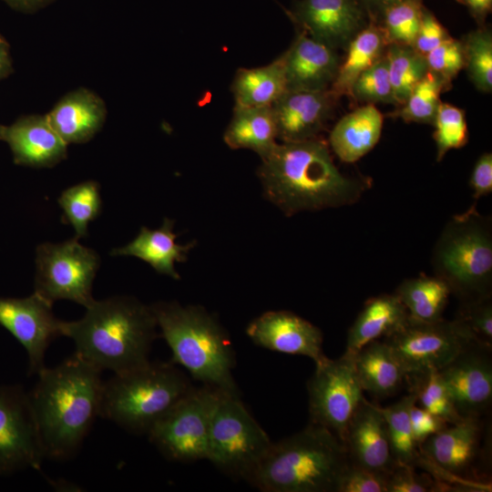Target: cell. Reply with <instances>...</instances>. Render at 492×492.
I'll use <instances>...</instances> for the list:
<instances>
[{
  "label": "cell",
  "instance_id": "6da1fadb",
  "mask_svg": "<svg viewBox=\"0 0 492 492\" xmlns=\"http://www.w3.org/2000/svg\"><path fill=\"white\" fill-rule=\"evenodd\" d=\"M258 176L266 198L287 216L350 206L372 185L369 179L342 173L318 137L277 143L261 159Z\"/></svg>",
  "mask_w": 492,
  "mask_h": 492
},
{
  "label": "cell",
  "instance_id": "7a4b0ae2",
  "mask_svg": "<svg viewBox=\"0 0 492 492\" xmlns=\"http://www.w3.org/2000/svg\"><path fill=\"white\" fill-rule=\"evenodd\" d=\"M101 370L77 354L45 367L28 392L46 458L73 457L99 416Z\"/></svg>",
  "mask_w": 492,
  "mask_h": 492
},
{
  "label": "cell",
  "instance_id": "3957f363",
  "mask_svg": "<svg viewBox=\"0 0 492 492\" xmlns=\"http://www.w3.org/2000/svg\"><path fill=\"white\" fill-rule=\"evenodd\" d=\"M150 305L130 296L97 301L77 321L62 323V336L73 340L77 355L101 371L121 374L147 364L158 337Z\"/></svg>",
  "mask_w": 492,
  "mask_h": 492
},
{
  "label": "cell",
  "instance_id": "277c9868",
  "mask_svg": "<svg viewBox=\"0 0 492 492\" xmlns=\"http://www.w3.org/2000/svg\"><path fill=\"white\" fill-rule=\"evenodd\" d=\"M348 464L343 443L325 427L309 423L272 443L248 483L264 492H337Z\"/></svg>",
  "mask_w": 492,
  "mask_h": 492
},
{
  "label": "cell",
  "instance_id": "5b68a950",
  "mask_svg": "<svg viewBox=\"0 0 492 492\" xmlns=\"http://www.w3.org/2000/svg\"><path fill=\"white\" fill-rule=\"evenodd\" d=\"M150 307L172 353L170 362L183 366L203 385L239 396L232 375V344L217 319L199 305L158 302Z\"/></svg>",
  "mask_w": 492,
  "mask_h": 492
},
{
  "label": "cell",
  "instance_id": "8992f818",
  "mask_svg": "<svg viewBox=\"0 0 492 492\" xmlns=\"http://www.w3.org/2000/svg\"><path fill=\"white\" fill-rule=\"evenodd\" d=\"M193 387L171 362L149 361L103 383L99 416L147 435Z\"/></svg>",
  "mask_w": 492,
  "mask_h": 492
},
{
  "label": "cell",
  "instance_id": "52a82bcc",
  "mask_svg": "<svg viewBox=\"0 0 492 492\" xmlns=\"http://www.w3.org/2000/svg\"><path fill=\"white\" fill-rule=\"evenodd\" d=\"M431 265L461 303L492 297L491 217L476 203L452 216L434 245Z\"/></svg>",
  "mask_w": 492,
  "mask_h": 492
},
{
  "label": "cell",
  "instance_id": "ba28073f",
  "mask_svg": "<svg viewBox=\"0 0 492 492\" xmlns=\"http://www.w3.org/2000/svg\"><path fill=\"white\" fill-rule=\"evenodd\" d=\"M272 444L239 396L220 395L210 421V462L224 474L248 482Z\"/></svg>",
  "mask_w": 492,
  "mask_h": 492
},
{
  "label": "cell",
  "instance_id": "9c48e42d",
  "mask_svg": "<svg viewBox=\"0 0 492 492\" xmlns=\"http://www.w3.org/2000/svg\"><path fill=\"white\" fill-rule=\"evenodd\" d=\"M221 393L207 385L193 387L149 431L150 443L171 461L208 460L211 416Z\"/></svg>",
  "mask_w": 492,
  "mask_h": 492
},
{
  "label": "cell",
  "instance_id": "30bf717a",
  "mask_svg": "<svg viewBox=\"0 0 492 492\" xmlns=\"http://www.w3.org/2000/svg\"><path fill=\"white\" fill-rule=\"evenodd\" d=\"M35 292L54 302L69 300L85 308L95 302L92 284L99 267L97 253L77 241L37 246Z\"/></svg>",
  "mask_w": 492,
  "mask_h": 492
},
{
  "label": "cell",
  "instance_id": "8fae6325",
  "mask_svg": "<svg viewBox=\"0 0 492 492\" xmlns=\"http://www.w3.org/2000/svg\"><path fill=\"white\" fill-rule=\"evenodd\" d=\"M307 391L310 423L325 427L343 442L354 413L364 399L354 354L344 352L338 359L327 357L316 364Z\"/></svg>",
  "mask_w": 492,
  "mask_h": 492
},
{
  "label": "cell",
  "instance_id": "7c38bea8",
  "mask_svg": "<svg viewBox=\"0 0 492 492\" xmlns=\"http://www.w3.org/2000/svg\"><path fill=\"white\" fill-rule=\"evenodd\" d=\"M480 418H465L445 427L419 445L420 464L458 481L477 483L490 461V436Z\"/></svg>",
  "mask_w": 492,
  "mask_h": 492
},
{
  "label": "cell",
  "instance_id": "4fadbf2b",
  "mask_svg": "<svg viewBox=\"0 0 492 492\" xmlns=\"http://www.w3.org/2000/svg\"><path fill=\"white\" fill-rule=\"evenodd\" d=\"M406 375L425 369H441L465 347L477 341L457 319L425 323L408 317L397 331L383 339Z\"/></svg>",
  "mask_w": 492,
  "mask_h": 492
},
{
  "label": "cell",
  "instance_id": "5bb4252c",
  "mask_svg": "<svg viewBox=\"0 0 492 492\" xmlns=\"http://www.w3.org/2000/svg\"><path fill=\"white\" fill-rule=\"evenodd\" d=\"M45 458L28 394L20 385H1L0 475L39 470Z\"/></svg>",
  "mask_w": 492,
  "mask_h": 492
},
{
  "label": "cell",
  "instance_id": "9a60e30c",
  "mask_svg": "<svg viewBox=\"0 0 492 492\" xmlns=\"http://www.w3.org/2000/svg\"><path fill=\"white\" fill-rule=\"evenodd\" d=\"M52 305L35 292L25 298H0V324L26 351L29 374H38L46 367L47 347L62 336L63 321L55 316Z\"/></svg>",
  "mask_w": 492,
  "mask_h": 492
},
{
  "label": "cell",
  "instance_id": "2e32d148",
  "mask_svg": "<svg viewBox=\"0 0 492 492\" xmlns=\"http://www.w3.org/2000/svg\"><path fill=\"white\" fill-rule=\"evenodd\" d=\"M491 346L473 341L438 370L462 418H480L492 401Z\"/></svg>",
  "mask_w": 492,
  "mask_h": 492
},
{
  "label": "cell",
  "instance_id": "e0dca14e",
  "mask_svg": "<svg viewBox=\"0 0 492 492\" xmlns=\"http://www.w3.org/2000/svg\"><path fill=\"white\" fill-rule=\"evenodd\" d=\"M246 333L265 349L303 355L319 364L327 357L323 352V333L307 320L289 311H268L253 319Z\"/></svg>",
  "mask_w": 492,
  "mask_h": 492
},
{
  "label": "cell",
  "instance_id": "ac0fdd59",
  "mask_svg": "<svg viewBox=\"0 0 492 492\" xmlns=\"http://www.w3.org/2000/svg\"><path fill=\"white\" fill-rule=\"evenodd\" d=\"M343 442L354 465L384 475L396 466L381 408L365 398L354 413Z\"/></svg>",
  "mask_w": 492,
  "mask_h": 492
},
{
  "label": "cell",
  "instance_id": "d6986e66",
  "mask_svg": "<svg viewBox=\"0 0 492 492\" xmlns=\"http://www.w3.org/2000/svg\"><path fill=\"white\" fill-rule=\"evenodd\" d=\"M335 98L330 89H287L272 106L278 139L296 142L316 138Z\"/></svg>",
  "mask_w": 492,
  "mask_h": 492
},
{
  "label": "cell",
  "instance_id": "ffe728a7",
  "mask_svg": "<svg viewBox=\"0 0 492 492\" xmlns=\"http://www.w3.org/2000/svg\"><path fill=\"white\" fill-rule=\"evenodd\" d=\"M0 140L6 142L16 165L49 168L67 158V144L45 115H26L1 126Z\"/></svg>",
  "mask_w": 492,
  "mask_h": 492
},
{
  "label": "cell",
  "instance_id": "44dd1931",
  "mask_svg": "<svg viewBox=\"0 0 492 492\" xmlns=\"http://www.w3.org/2000/svg\"><path fill=\"white\" fill-rule=\"evenodd\" d=\"M294 17L304 33L332 48L348 44L364 22L358 0H301Z\"/></svg>",
  "mask_w": 492,
  "mask_h": 492
},
{
  "label": "cell",
  "instance_id": "7402d4cb",
  "mask_svg": "<svg viewBox=\"0 0 492 492\" xmlns=\"http://www.w3.org/2000/svg\"><path fill=\"white\" fill-rule=\"evenodd\" d=\"M107 115L105 101L87 87L67 92L46 114L67 145L82 144L93 138L103 128Z\"/></svg>",
  "mask_w": 492,
  "mask_h": 492
},
{
  "label": "cell",
  "instance_id": "603a6c76",
  "mask_svg": "<svg viewBox=\"0 0 492 492\" xmlns=\"http://www.w3.org/2000/svg\"><path fill=\"white\" fill-rule=\"evenodd\" d=\"M282 56L287 89H328L340 66L334 48L304 32Z\"/></svg>",
  "mask_w": 492,
  "mask_h": 492
},
{
  "label": "cell",
  "instance_id": "cb8c5ba5",
  "mask_svg": "<svg viewBox=\"0 0 492 492\" xmlns=\"http://www.w3.org/2000/svg\"><path fill=\"white\" fill-rule=\"evenodd\" d=\"M384 117L367 104L343 116L330 133V146L337 158L354 163L371 151L380 139Z\"/></svg>",
  "mask_w": 492,
  "mask_h": 492
},
{
  "label": "cell",
  "instance_id": "d4e9b609",
  "mask_svg": "<svg viewBox=\"0 0 492 492\" xmlns=\"http://www.w3.org/2000/svg\"><path fill=\"white\" fill-rule=\"evenodd\" d=\"M174 221L165 218L162 226L157 230L142 227L138 235L129 243L112 250L111 255L134 256L148 262L157 272L175 280L180 276L175 270V262L187 260V253L194 243L180 245L176 243L177 234L173 232Z\"/></svg>",
  "mask_w": 492,
  "mask_h": 492
},
{
  "label": "cell",
  "instance_id": "484cf974",
  "mask_svg": "<svg viewBox=\"0 0 492 492\" xmlns=\"http://www.w3.org/2000/svg\"><path fill=\"white\" fill-rule=\"evenodd\" d=\"M409 314L394 292L370 298L348 330L345 352L355 354L368 343L400 329Z\"/></svg>",
  "mask_w": 492,
  "mask_h": 492
},
{
  "label": "cell",
  "instance_id": "4316f807",
  "mask_svg": "<svg viewBox=\"0 0 492 492\" xmlns=\"http://www.w3.org/2000/svg\"><path fill=\"white\" fill-rule=\"evenodd\" d=\"M354 366L364 392L378 398L395 395L406 374L390 346L374 340L354 354Z\"/></svg>",
  "mask_w": 492,
  "mask_h": 492
},
{
  "label": "cell",
  "instance_id": "83f0119b",
  "mask_svg": "<svg viewBox=\"0 0 492 492\" xmlns=\"http://www.w3.org/2000/svg\"><path fill=\"white\" fill-rule=\"evenodd\" d=\"M223 139L231 149H247L256 152L261 159L266 157L278 139L272 106L234 107Z\"/></svg>",
  "mask_w": 492,
  "mask_h": 492
},
{
  "label": "cell",
  "instance_id": "f1b7e54d",
  "mask_svg": "<svg viewBox=\"0 0 492 492\" xmlns=\"http://www.w3.org/2000/svg\"><path fill=\"white\" fill-rule=\"evenodd\" d=\"M287 90L283 58L237 70L231 84L235 107H269Z\"/></svg>",
  "mask_w": 492,
  "mask_h": 492
},
{
  "label": "cell",
  "instance_id": "f546056e",
  "mask_svg": "<svg viewBox=\"0 0 492 492\" xmlns=\"http://www.w3.org/2000/svg\"><path fill=\"white\" fill-rule=\"evenodd\" d=\"M385 39L382 27L373 19L354 36L330 89L336 97L352 95L358 77L383 56Z\"/></svg>",
  "mask_w": 492,
  "mask_h": 492
},
{
  "label": "cell",
  "instance_id": "4dcf8cb0",
  "mask_svg": "<svg viewBox=\"0 0 492 492\" xmlns=\"http://www.w3.org/2000/svg\"><path fill=\"white\" fill-rule=\"evenodd\" d=\"M395 293L405 305L409 317L425 323L442 319L451 294L446 282L433 275H420L404 280Z\"/></svg>",
  "mask_w": 492,
  "mask_h": 492
},
{
  "label": "cell",
  "instance_id": "1f68e13d",
  "mask_svg": "<svg viewBox=\"0 0 492 492\" xmlns=\"http://www.w3.org/2000/svg\"><path fill=\"white\" fill-rule=\"evenodd\" d=\"M415 404L416 396L410 393L396 403L380 408L386 422L390 450L395 462L396 465L416 467L420 452L410 420V411Z\"/></svg>",
  "mask_w": 492,
  "mask_h": 492
},
{
  "label": "cell",
  "instance_id": "d6a6232c",
  "mask_svg": "<svg viewBox=\"0 0 492 492\" xmlns=\"http://www.w3.org/2000/svg\"><path fill=\"white\" fill-rule=\"evenodd\" d=\"M411 393L420 406L443 418L449 425L464 420L456 412L449 392L437 369H425L406 375Z\"/></svg>",
  "mask_w": 492,
  "mask_h": 492
},
{
  "label": "cell",
  "instance_id": "836d02e7",
  "mask_svg": "<svg viewBox=\"0 0 492 492\" xmlns=\"http://www.w3.org/2000/svg\"><path fill=\"white\" fill-rule=\"evenodd\" d=\"M385 56L395 102L403 104L428 70L425 56L396 44L389 46Z\"/></svg>",
  "mask_w": 492,
  "mask_h": 492
},
{
  "label": "cell",
  "instance_id": "e575fe53",
  "mask_svg": "<svg viewBox=\"0 0 492 492\" xmlns=\"http://www.w3.org/2000/svg\"><path fill=\"white\" fill-rule=\"evenodd\" d=\"M64 217L73 226L77 240L87 234V225L101 210L99 184L87 180L65 190L57 200Z\"/></svg>",
  "mask_w": 492,
  "mask_h": 492
},
{
  "label": "cell",
  "instance_id": "d590c367",
  "mask_svg": "<svg viewBox=\"0 0 492 492\" xmlns=\"http://www.w3.org/2000/svg\"><path fill=\"white\" fill-rule=\"evenodd\" d=\"M448 84L442 77L427 70L415 86L396 116L407 122H434L440 104V94Z\"/></svg>",
  "mask_w": 492,
  "mask_h": 492
},
{
  "label": "cell",
  "instance_id": "8d00e7d4",
  "mask_svg": "<svg viewBox=\"0 0 492 492\" xmlns=\"http://www.w3.org/2000/svg\"><path fill=\"white\" fill-rule=\"evenodd\" d=\"M383 10L384 36L392 44L413 47L422 19V0H405Z\"/></svg>",
  "mask_w": 492,
  "mask_h": 492
},
{
  "label": "cell",
  "instance_id": "74e56055",
  "mask_svg": "<svg viewBox=\"0 0 492 492\" xmlns=\"http://www.w3.org/2000/svg\"><path fill=\"white\" fill-rule=\"evenodd\" d=\"M465 67L476 87L484 92L492 89V36L488 29H477L463 43Z\"/></svg>",
  "mask_w": 492,
  "mask_h": 492
},
{
  "label": "cell",
  "instance_id": "f35d334b",
  "mask_svg": "<svg viewBox=\"0 0 492 492\" xmlns=\"http://www.w3.org/2000/svg\"><path fill=\"white\" fill-rule=\"evenodd\" d=\"M433 124L437 161L450 149H460L467 143V124L462 109L440 102Z\"/></svg>",
  "mask_w": 492,
  "mask_h": 492
},
{
  "label": "cell",
  "instance_id": "ab89813d",
  "mask_svg": "<svg viewBox=\"0 0 492 492\" xmlns=\"http://www.w3.org/2000/svg\"><path fill=\"white\" fill-rule=\"evenodd\" d=\"M351 96L369 104L395 102L385 55L358 77L353 86Z\"/></svg>",
  "mask_w": 492,
  "mask_h": 492
},
{
  "label": "cell",
  "instance_id": "60d3db41",
  "mask_svg": "<svg viewBox=\"0 0 492 492\" xmlns=\"http://www.w3.org/2000/svg\"><path fill=\"white\" fill-rule=\"evenodd\" d=\"M427 69L447 83L465 67L463 43L450 36L425 56Z\"/></svg>",
  "mask_w": 492,
  "mask_h": 492
},
{
  "label": "cell",
  "instance_id": "b9f144b4",
  "mask_svg": "<svg viewBox=\"0 0 492 492\" xmlns=\"http://www.w3.org/2000/svg\"><path fill=\"white\" fill-rule=\"evenodd\" d=\"M456 319L469 330L477 342L492 345V297L461 303Z\"/></svg>",
  "mask_w": 492,
  "mask_h": 492
},
{
  "label": "cell",
  "instance_id": "7bdbcfd3",
  "mask_svg": "<svg viewBox=\"0 0 492 492\" xmlns=\"http://www.w3.org/2000/svg\"><path fill=\"white\" fill-rule=\"evenodd\" d=\"M387 477L388 475L349 462L340 477L337 492H386Z\"/></svg>",
  "mask_w": 492,
  "mask_h": 492
},
{
  "label": "cell",
  "instance_id": "ee69618b",
  "mask_svg": "<svg viewBox=\"0 0 492 492\" xmlns=\"http://www.w3.org/2000/svg\"><path fill=\"white\" fill-rule=\"evenodd\" d=\"M439 488L436 480L406 465H396L386 482V492H431L440 491Z\"/></svg>",
  "mask_w": 492,
  "mask_h": 492
},
{
  "label": "cell",
  "instance_id": "f6af8a7d",
  "mask_svg": "<svg viewBox=\"0 0 492 492\" xmlns=\"http://www.w3.org/2000/svg\"><path fill=\"white\" fill-rule=\"evenodd\" d=\"M449 36L445 27L428 10H423L420 26L413 48L422 56H425Z\"/></svg>",
  "mask_w": 492,
  "mask_h": 492
},
{
  "label": "cell",
  "instance_id": "bcb514c9",
  "mask_svg": "<svg viewBox=\"0 0 492 492\" xmlns=\"http://www.w3.org/2000/svg\"><path fill=\"white\" fill-rule=\"evenodd\" d=\"M410 420L413 435L418 447L426 438L440 432L449 425L443 418L415 404L411 408Z\"/></svg>",
  "mask_w": 492,
  "mask_h": 492
},
{
  "label": "cell",
  "instance_id": "7dc6e473",
  "mask_svg": "<svg viewBox=\"0 0 492 492\" xmlns=\"http://www.w3.org/2000/svg\"><path fill=\"white\" fill-rule=\"evenodd\" d=\"M469 186L476 200L492 192V154L490 152L482 154L476 161L469 179Z\"/></svg>",
  "mask_w": 492,
  "mask_h": 492
},
{
  "label": "cell",
  "instance_id": "c3c4849f",
  "mask_svg": "<svg viewBox=\"0 0 492 492\" xmlns=\"http://www.w3.org/2000/svg\"><path fill=\"white\" fill-rule=\"evenodd\" d=\"M11 8L23 13H35L48 5L54 0H1Z\"/></svg>",
  "mask_w": 492,
  "mask_h": 492
},
{
  "label": "cell",
  "instance_id": "681fc988",
  "mask_svg": "<svg viewBox=\"0 0 492 492\" xmlns=\"http://www.w3.org/2000/svg\"><path fill=\"white\" fill-rule=\"evenodd\" d=\"M14 71L10 45L0 34V80L9 77Z\"/></svg>",
  "mask_w": 492,
  "mask_h": 492
},
{
  "label": "cell",
  "instance_id": "f907efd6",
  "mask_svg": "<svg viewBox=\"0 0 492 492\" xmlns=\"http://www.w3.org/2000/svg\"><path fill=\"white\" fill-rule=\"evenodd\" d=\"M461 4L465 5L472 15L480 21H483L485 17L491 11L492 0H457Z\"/></svg>",
  "mask_w": 492,
  "mask_h": 492
},
{
  "label": "cell",
  "instance_id": "816d5d0a",
  "mask_svg": "<svg viewBox=\"0 0 492 492\" xmlns=\"http://www.w3.org/2000/svg\"><path fill=\"white\" fill-rule=\"evenodd\" d=\"M370 5H375L381 9H384V7L391 5L393 4H396L405 0H365Z\"/></svg>",
  "mask_w": 492,
  "mask_h": 492
},
{
  "label": "cell",
  "instance_id": "f5cc1de1",
  "mask_svg": "<svg viewBox=\"0 0 492 492\" xmlns=\"http://www.w3.org/2000/svg\"><path fill=\"white\" fill-rule=\"evenodd\" d=\"M1 126H2V125L0 124V128H1Z\"/></svg>",
  "mask_w": 492,
  "mask_h": 492
}]
</instances>
